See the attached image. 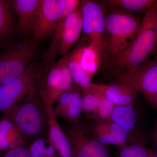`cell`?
<instances>
[{"label":"cell","instance_id":"6da1fadb","mask_svg":"<svg viewBox=\"0 0 157 157\" xmlns=\"http://www.w3.org/2000/svg\"><path fill=\"white\" fill-rule=\"evenodd\" d=\"M4 113V118L19 128L29 145L37 139L47 137V107L37 89L24 101L14 105Z\"/></svg>","mask_w":157,"mask_h":157},{"label":"cell","instance_id":"d6986e66","mask_svg":"<svg viewBox=\"0 0 157 157\" xmlns=\"http://www.w3.org/2000/svg\"><path fill=\"white\" fill-rule=\"evenodd\" d=\"M110 119L126 132L128 136L133 132L137 123V113L133 104L116 106Z\"/></svg>","mask_w":157,"mask_h":157},{"label":"cell","instance_id":"44dd1931","mask_svg":"<svg viewBox=\"0 0 157 157\" xmlns=\"http://www.w3.org/2000/svg\"><path fill=\"white\" fill-rule=\"evenodd\" d=\"M103 2L113 9L145 13L157 3V0H107Z\"/></svg>","mask_w":157,"mask_h":157},{"label":"cell","instance_id":"e0dca14e","mask_svg":"<svg viewBox=\"0 0 157 157\" xmlns=\"http://www.w3.org/2000/svg\"><path fill=\"white\" fill-rule=\"evenodd\" d=\"M14 11L9 0H0V51L15 42L18 33Z\"/></svg>","mask_w":157,"mask_h":157},{"label":"cell","instance_id":"30bf717a","mask_svg":"<svg viewBox=\"0 0 157 157\" xmlns=\"http://www.w3.org/2000/svg\"><path fill=\"white\" fill-rule=\"evenodd\" d=\"M59 76L57 61L42 60L39 63L37 90L45 104L53 106L59 97Z\"/></svg>","mask_w":157,"mask_h":157},{"label":"cell","instance_id":"5bb4252c","mask_svg":"<svg viewBox=\"0 0 157 157\" xmlns=\"http://www.w3.org/2000/svg\"><path fill=\"white\" fill-rule=\"evenodd\" d=\"M82 31V12L80 4L65 20L60 39L58 56L67 53L78 41Z\"/></svg>","mask_w":157,"mask_h":157},{"label":"cell","instance_id":"cb8c5ba5","mask_svg":"<svg viewBox=\"0 0 157 157\" xmlns=\"http://www.w3.org/2000/svg\"><path fill=\"white\" fill-rule=\"evenodd\" d=\"M47 138H39L30 144L29 150L31 157H59Z\"/></svg>","mask_w":157,"mask_h":157},{"label":"cell","instance_id":"83f0119b","mask_svg":"<svg viewBox=\"0 0 157 157\" xmlns=\"http://www.w3.org/2000/svg\"><path fill=\"white\" fill-rule=\"evenodd\" d=\"M100 101L99 106L90 119L93 120H105L110 119L115 104L100 94Z\"/></svg>","mask_w":157,"mask_h":157},{"label":"cell","instance_id":"603a6c76","mask_svg":"<svg viewBox=\"0 0 157 157\" xmlns=\"http://www.w3.org/2000/svg\"><path fill=\"white\" fill-rule=\"evenodd\" d=\"M0 121L5 129L10 149L18 147H29L28 144L26 143L22 132L16 125L4 118Z\"/></svg>","mask_w":157,"mask_h":157},{"label":"cell","instance_id":"484cf974","mask_svg":"<svg viewBox=\"0 0 157 157\" xmlns=\"http://www.w3.org/2000/svg\"><path fill=\"white\" fill-rule=\"evenodd\" d=\"M60 70L59 96L73 88V78L69 69L67 60L65 57L57 61Z\"/></svg>","mask_w":157,"mask_h":157},{"label":"cell","instance_id":"52a82bcc","mask_svg":"<svg viewBox=\"0 0 157 157\" xmlns=\"http://www.w3.org/2000/svg\"><path fill=\"white\" fill-rule=\"evenodd\" d=\"M82 30L89 45L98 51L101 56L105 52V16L101 6L90 0L81 1Z\"/></svg>","mask_w":157,"mask_h":157},{"label":"cell","instance_id":"1f68e13d","mask_svg":"<svg viewBox=\"0 0 157 157\" xmlns=\"http://www.w3.org/2000/svg\"><path fill=\"white\" fill-rule=\"evenodd\" d=\"M155 107H156L157 108V93L156 96H155L154 99L153 101L151 103Z\"/></svg>","mask_w":157,"mask_h":157},{"label":"cell","instance_id":"ffe728a7","mask_svg":"<svg viewBox=\"0 0 157 157\" xmlns=\"http://www.w3.org/2000/svg\"><path fill=\"white\" fill-rule=\"evenodd\" d=\"M75 52L82 68L92 78L98 71L100 65L101 57L100 54L89 44L79 47Z\"/></svg>","mask_w":157,"mask_h":157},{"label":"cell","instance_id":"277c9868","mask_svg":"<svg viewBox=\"0 0 157 157\" xmlns=\"http://www.w3.org/2000/svg\"><path fill=\"white\" fill-rule=\"evenodd\" d=\"M38 44L32 39L17 42L0 51V84L20 76L39 55Z\"/></svg>","mask_w":157,"mask_h":157},{"label":"cell","instance_id":"836d02e7","mask_svg":"<svg viewBox=\"0 0 157 157\" xmlns=\"http://www.w3.org/2000/svg\"><path fill=\"white\" fill-rule=\"evenodd\" d=\"M150 157H157V151L153 150Z\"/></svg>","mask_w":157,"mask_h":157},{"label":"cell","instance_id":"4316f807","mask_svg":"<svg viewBox=\"0 0 157 157\" xmlns=\"http://www.w3.org/2000/svg\"><path fill=\"white\" fill-rule=\"evenodd\" d=\"M120 147L119 157H150L153 150L147 148L143 143L138 142Z\"/></svg>","mask_w":157,"mask_h":157},{"label":"cell","instance_id":"4fadbf2b","mask_svg":"<svg viewBox=\"0 0 157 157\" xmlns=\"http://www.w3.org/2000/svg\"><path fill=\"white\" fill-rule=\"evenodd\" d=\"M45 105L48 115V142L55 149L59 157H73L70 141L58 121L53 106Z\"/></svg>","mask_w":157,"mask_h":157},{"label":"cell","instance_id":"f1b7e54d","mask_svg":"<svg viewBox=\"0 0 157 157\" xmlns=\"http://www.w3.org/2000/svg\"><path fill=\"white\" fill-rule=\"evenodd\" d=\"M0 157H32L28 146H21L11 149L0 154Z\"/></svg>","mask_w":157,"mask_h":157},{"label":"cell","instance_id":"4dcf8cb0","mask_svg":"<svg viewBox=\"0 0 157 157\" xmlns=\"http://www.w3.org/2000/svg\"><path fill=\"white\" fill-rule=\"evenodd\" d=\"M155 33L156 39V45L155 52L157 56V10L156 14L155 23Z\"/></svg>","mask_w":157,"mask_h":157},{"label":"cell","instance_id":"8992f818","mask_svg":"<svg viewBox=\"0 0 157 157\" xmlns=\"http://www.w3.org/2000/svg\"><path fill=\"white\" fill-rule=\"evenodd\" d=\"M64 0H39L32 39L38 44L53 36L63 12Z\"/></svg>","mask_w":157,"mask_h":157},{"label":"cell","instance_id":"7402d4cb","mask_svg":"<svg viewBox=\"0 0 157 157\" xmlns=\"http://www.w3.org/2000/svg\"><path fill=\"white\" fill-rule=\"evenodd\" d=\"M67 60L73 80L81 89L89 87L91 85V78L82 68L75 51L65 56Z\"/></svg>","mask_w":157,"mask_h":157},{"label":"cell","instance_id":"7c38bea8","mask_svg":"<svg viewBox=\"0 0 157 157\" xmlns=\"http://www.w3.org/2000/svg\"><path fill=\"white\" fill-rule=\"evenodd\" d=\"M56 103L55 113L56 117L76 124L79 123L83 112V101L80 91L73 86L60 96Z\"/></svg>","mask_w":157,"mask_h":157},{"label":"cell","instance_id":"3957f363","mask_svg":"<svg viewBox=\"0 0 157 157\" xmlns=\"http://www.w3.org/2000/svg\"><path fill=\"white\" fill-rule=\"evenodd\" d=\"M157 10V3L145 13L137 36L129 48L112 61L118 70L123 71L121 74L135 70L155 52Z\"/></svg>","mask_w":157,"mask_h":157},{"label":"cell","instance_id":"ba28073f","mask_svg":"<svg viewBox=\"0 0 157 157\" xmlns=\"http://www.w3.org/2000/svg\"><path fill=\"white\" fill-rule=\"evenodd\" d=\"M118 81L126 83L141 93L150 103L157 93V56L135 70L120 74Z\"/></svg>","mask_w":157,"mask_h":157},{"label":"cell","instance_id":"8fae6325","mask_svg":"<svg viewBox=\"0 0 157 157\" xmlns=\"http://www.w3.org/2000/svg\"><path fill=\"white\" fill-rule=\"evenodd\" d=\"M93 137L104 145H126L129 139L126 132L111 119L94 120L88 128Z\"/></svg>","mask_w":157,"mask_h":157},{"label":"cell","instance_id":"ac0fdd59","mask_svg":"<svg viewBox=\"0 0 157 157\" xmlns=\"http://www.w3.org/2000/svg\"><path fill=\"white\" fill-rule=\"evenodd\" d=\"M80 1L78 0H64L63 8L60 18L55 32L52 37V39L48 49L43 55L42 60L46 61H55L58 56L60 39L65 20L67 17L80 5Z\"/></svg>","mask_w":157,"mask_h":157},{"label":"cell","instance_id":"f546056e","mask_svg":"<svg viewBox=\"0 0 157 157\" xmlns=\"http://www.w3.org/2000/svg\"><path fill=\"white\" fill-rule=\"evenodd\" d=\"M9 149L10 146L6 138V132L0 121V154Z\"/></svg>","mask_w":157,"mask_h":157},{"label":"cell","instance_id":"d6a6232c","mask_svg":"<svg viewBox=\"0 0 157 157\" xmlns=\"http://www.w3.org/2000/svg\"><path fill=\"white\" fill-rule=\"evenodd\" d=\"M155 143L156 146L157 147V124L156 127L155 131Z\"/></svg>","mask_w":157,"mask_h":157},{"label":"cell","instance_id":"5b68a950","mask_svg":"<svg viewBox=\"0 0 157 157\" xmlns=\"http://www.w3.org/2000/svg\"><path fill=\"white\" fill-rule=\"evenodd\" d=\"M39 63L34 62L23 74L0 84V111L5 113L37 89Z\"/></svg>","mask_w":157,"mask_h":157},{"label":"cell","instance_id":"7a4b0ae2","mask_svg":"<svg viewBox=\"0 0 157 157\" xmlns=\"http://www.w3.org/2000/svg\"><path fill=\"white\" fill-rule=\"evenodd\" d=\"M139 17L114 9L105 16V52L112 61L129 48L142 23Z\"/></svg>","mask_w":157,"mask_h":157},{"label":"cell","instance_id":"9c48e42d","mask_svg":"<svg viewBox=\"0 0 157 157\" xmlns=\"http://www.w3.org/2000/svg\"><path fill=\"white\" fill-rule=\"evenodd\" d=\"M65 132L73 157H111L106 145L95 139L84 125L79 122L75 124Z\"/></svg>","mask_w":157,"mask_h":157},{"label":"cell","instance_id":"d4e9b609","mask_svg":"<svg viewBox=\"0 0 157 157\" xmlns=\"http://www.w3.org/2000/svg\"><path fill=\"white\" fill-rule=\"evenodd\" d=\"M83 101V112L90 119L99 106L100 101V94L90 86L87 88L81 89Z\"/></svg>","mask_w":157,"mask_h":157},{"label":"cell","instance_id":"9a60e30c","mask_svg":"<svg viewBox=\"0 0 157 157\" xmlns=\"http://www.w3.org/2000/svg\"><path fill=\"white\" fill-rule=\"evenodd\" d=\"M90 87L103 95L116 106L133 104L137 91L126 83L118 81L108 84L92 83Z\"/></svg>","mask_w":157,"mask_h":157},{"label":"cell","instance_id":"2e32d148","mask_svg":"<svg viewBox=\"0 0 157 157\" xmlns=\"http://www.w3.org/2000/svg\"><path fill=\"white\" fill-rule=\"evenodd\" d=\"M10 2L17 17L18 33L23 36H32L39 0H10Z\"/></svg>","mask_w":157,"mask_h":157}]
</instances>
